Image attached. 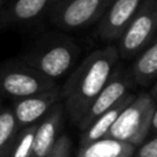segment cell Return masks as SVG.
I'll return each instance as SVG.
<instances>
[{
	"instance_id": "obj_7",
	"label": "cell",
	"mask_w": 157,
	"mask_h": 157,
	"mask_svg": "<svg viewBox=\"0 0 157 157\" xmlns=\"http://www.w3.org/2000/svg\"><path fill=\"white\" fill-rule=\"evenodd\" d=\"M135 88H136V86L134 83L132 77H131L128 68H125L119 61L117 65L114 66L110 77L108 78V81L103 86V88L99 91V94L94 98L88 110L86 112V114L81 119V121L78 123L77 127L81 131L86 130L98 116H101L103 112H106L113 105H116L127 94L134 92Z\"/></svg>"
},
{
	"instance_id": "obj_15",
	"label": "cell",
	"mask_w": 157,
	"mask_h": 157,
	"mask_svg": "<svg viewBox=\"0 0 157 157\" xmlns=\"http://www.w3.org/2000/svg\"><path fill=\"white\" fill-rule=\"evenodd\" d=\"M36 125H29V127L21 128L14 139L13 147L10 150L8 157H30L33 147V136H35Z\"/></svg>"
},
{
	"instance_id": "obj_18",
	"label": "cell",
	"mask_w": 157,
	"mask_h": 157,
	"mask_svg": "<svg viewBox=\"0 0 157 157\" xmlns=\"http://www.w3.org/2000/svg\"><path fill=\"white\" fill-rule=\"evenodd\" d=\"M10 3V0H0V14L3 13V10L6 8V6Z\"/></svg>"
},
{
	"instance_id": "obj_4",
	"label": "cell",
	"mask_w": 157,
	"mask_h": 157,
	"mask_svg": "<svg viewBox=\"0 0 157 157\" xmlns=\"http://www.w3.org/2000/svg\"><path fill=\"white\" fill-rule=\"evenodd\" d=\"M157 0H144L114 43L120 59H131L156 39Z\"/></svg>"
},
{
	"instance_id": "obj_17",
	"label": "cell",
	"mask_w": 157,
	"mask_h": 157,
	"mask_svg": "<svg viewBox=\"0 0 157 157\" xmlns=\"http://www.w3.org/2000/svg\"><path fill=\"white\" fill-rule=\"evenodd\" d=\"M132 157H157V135L150 134L144 142L138 145Z\"/></svg>"
},
{
	"instance_id": "obj_19",
	"label": "cell",
	"mask_w": 157,
	"mask_h": 157,
	"mask_svg": "<svg viewBox=\"0 0 157 157\" xmlns=\"http://www.w3.org/2000/svg\"><path fill=\"white\" fill-rule=\"evenodd\" d=\"M0 109H2V97H0Z\"/></svg>"
},
{
	"instance_id": "obj_14",
	"label": "cell",
	"mask_w": 157,
	"mask_h": 157,
	"mask_svg": "<svg viewBox=\"0 0 157 157\" xmlns=\"http://www.w3.org/2000/svg\"><path fill=\"white\" fill-rule=\"evenodd\" d=\"M18 131L11 108L0 109V157H8Z\"/></svg>"
},
{
	"instance_id": "obj_9",
	"label": "cell",
	"mask_w": 157,
	"mask_h": 157,
	"mask_svg": "<svg viewBox=\"0 0 157 157\" xmlns=\"http://www.w3.org/2000/svg\"><path fill=\"white\" fill-rule=\"evenodd\" d=\"M61 101V87L50 90L40 94L29 95L25 98L14 99L11 110L15 117L18 128L35 125L51 110V108Z\"/></svg>"
},
{
	"instance_id": "obj_1",
	"label": "cell",
	"mask_w": 157,
	"mask_h": 157,
	"mask_svg": "<svg viewBox=\"0 0 157 157\" xmlns=\"http://www.w3.org/2000/svg\"><path fill=\"white\" fill-rule=\"evenodd\" d=\"M119 61L116 46L106 44L90 52L72 69L65 84L61 87V102L65 114H68L73 124L78 125Z\"/></svg>"
},
{
	"instance_id": "obj_12",
	"label": "cell",
	"mask_w": 157,
	"mask_h": 157,
	"mask_svg": "<svg viewBox=\"0 0 157 157\" xmlns=\"http://www.w3.org/2000/svg\"><path fill=\"white\" fill-rule=\"evenodd\" d=\"M134 98H135V92L127 94L123 99H120L116 105H113L110 109H108V110L103 112L101 116H98L86 130H83V135H81V139H80L81 149L106 139V135H108L110 127L113 125V123L116 121L119 114L124 110V108Z\"/></svg>"
},
{
	"instance_id": "obj_5",
	"label": "cell",
	"mask_w": 157,
	"mask_h": 157,
	"mask_svg": "<svg viewBox=\"0 0 157 157\" xmlns=\"http://www.w3.org/2000/svg\"><path fill=\"white\" fill-rule=\"evenodd\" d=\"M57 86V81L43 76L18 58L0 63V97L19 99L50 91Z\"/></svg>"
},
{
	"instance_id": "obj_10",
	"label": "cell",
	"mask_w": 157,
	"mask_h": 157,
	"mask_svg": "<svg viewBox=\"0 0 157 157\" xmlns=\"http://www.w3.org/2000/svg\"><path fill=\"white\" fill-rule=\"evenodd\" d=\"M59 0H10L0 14V28L24 26L47 18Z\"/></svg>"
},
{
	"instance_id": "obj_13",
	"label": "cell",
	"mask_w": 157,
	"mask_h": 157,
	"mask_svg": "<svg viewBox=\"0 0 157 157\" xmlns=\"http://www.w3.org/2000/svg\"><path fill=\"white\" fill-rule=\"evenodd\" d=\"M134 83L136 87L149 88L156 83L157 76V39L145 47L138 55L134 57V62L128 66Z\"/></svg>"
},
{
	"instance_id": "obj_3",
	"label": "cell",
	"mask_w": 157,
	"mask_h": 157,
	"mask_svg": "<svg viewBox=\"0 0 157 157\" xmlns=\"http://www.w3.org/2000/svg\"><path fill=\"white\" fill-rule=\"evenodd\" d=\"M157 131L156 99L149 91H141L119 114L106 139L138 146L150 134Z\"/></svg>"
},
{
	"instance_id": "obj_6",
	"label": "cell",
	"mask_w": 157,
	"mask_h": 157,
	"mask_svg": "<svg viewBox=\"0 0 157 157\" xmlns=\"http://www.w3.org/2000/svg\"><path fill=\"white\" fill-rule=\"evenodd\" d=\"M110 2L112 0H59L47 18L63 32H77L97 24Z\"/></svg>"
},
{
	"instance_id": "obj_2",
	"label": "cell",
	"mask_w": 157,
	"mask_h": 157,
	"mask_svg": "<svg viewBox=\"0 0 157 157\" xmlns=\"http://www.w3.org/2000/svg\"><path fill=\"white\" fill-rule=\"evenodd\" d=\"M80 52L76 40L69 35L50 32L33 41L18 59L50 80L58 81L77 65Z\"/></svg>"
},
{
	"instance_id": "obj_16",
	"label": "cell",
	"mask_w": 157,
	"mask_h": 157,
	"mask_svg": "<svg viewBox=\"0 0 157 157\" xmlns=\"http://www.w3.org/2000/svg\"><path fill=\"white\" fill-rule=\"evenodd\" d=\"M71 147H72V141L66 134H61L58 136L57 142L54 146L51 147L48 153L44 157H71Z\"/></svg>"
},
{
	"instance_id": "obj_11",
	"label": "cell",
	"mask_w": 157,
	"mask_h": 157,
	"mask_svg": "<svg viewBox=\"0 0 157 157\" xmlns=\"http://www.w3.org/2000/svg\"><path fill=\"white\" fill-rule=\"evenodd\" d=\"M63 105L62 102L55 103L51 110L37 123L33 136V147L30 157H44L51 150L58 136L61 135L63 125Z\"/></svg>"
},
{
	"instance_id": "obj_8",
	"label": "cell",
	"mask_w": 157,
	"mask_h": 157,
	"mask_svg": "<svg viewBox=\"0 0 157 157\" xmlns=\"http://www.w3.org/2000/svg\"><path fill=\"white\" fill-rule=\"evenodd\" d=\"M144 0H112L97 22L95 36L105 44H114Z\"/></svg>"
}]
</instances>
